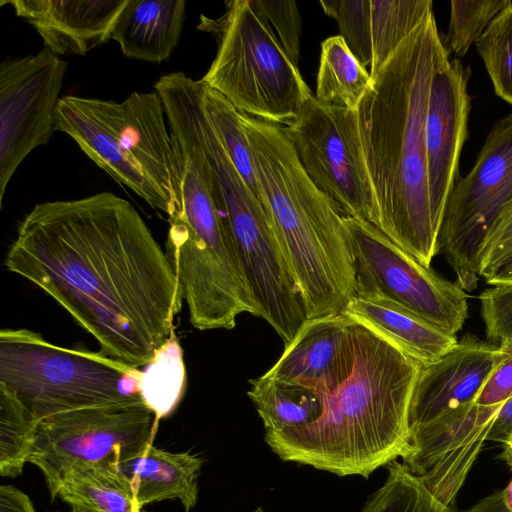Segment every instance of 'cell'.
<instances>
[{
	"mask_svg": "<svg viewBox=\"0 0 512 512\" xmlns=\"http://www.w3.org/2000/svg\"><path fill=\"white\" fill-rule=\"evenodd\" d=\"M141 512H148V511H146V510H141Z\"/></svg>",
	"mask_w": 512,
	"mask_h": 512,
	"instance_id": "41",
	"label": "cell"
},
{
	"mask_svg": "<svg viewBox=\"0 0 512 512\" xmlns=\"http://www.w3.org/2000/svg\"><path fill=\"white\" fill-rule=\"evenodd\" d=\"M140 395L158 420L169 416L180 402L186 382L183 353L174 334L142 367Z\"/></svg>",
	"mask_w": 512,
	"mask_h": 512,
	"instance_id": "25",
	"label": "cell"
},
{
	"mask_svg": "<svg viewBox=\"0 0 512 512\" xmlns=\"http://www.w3.org/2000/svg\"><path fill=\"white\" fill-rule=\"evenodd\" d=\"M185 14V0H127L110 39L130 59L161 63L178 45Z\"/></svg>",
	"mask_w": 512,
	"mask_h": 512,
	"instance_id": "20",
	"label": "cell"
},
{
	"mask_svg": "<svg viewBox=\"0 0 512 512\" xmlns=\"http://www.w3.org/2000/svg\"><path fill=\"white\" fill-rule=\"evenodd\" d=\"M475 45L495 93L512 106V3L495 16Z\"/></svg>",
	"mask_w": 512,
	"mask_h": 512,
	"instance_id": "28",
	"label": "cell"
},
{
	"mask_svg": "<svg viewBox=\"0 0 512 512\" xmlns=\"http://www.w3.org/2000/svg\"><path fill=\"white\" fill-rule=\"evenodd\" d=\"M510 398H512V359L505 357L484 384L475 404L503 406Z\"/></svg>",
	"mask_w": 512,
	"mask_h": 512,
	"instance_id": "33",
	"label": "cell"
},
{
	"mask_svg": "<svg viewBox=\"0 0 512 512\" xmlns=\"http://www.w3.org/2000/svg\"><path fill=\"white\" fill-rule=\"evenodd\" d=\"M55 131L70 136L99 168L149 206L168 215V219L175 216L169 200L123 151L110 128L91 109L87 98L64 96L60 99Z\"/></svg>",
	"mask_w": 512,
	"mask_h": 512,
	"instance_id": "18",
	"label": "cell"
},
{
	"mask_svg": "<svg viewBox=\"0 0 512 512\" xmlns=\"http://www.w3.org/2000/svg\"><path fill=\"white\" fill-rule=\"evenodd\" d=\"M254 512H263V510L261 508H258L256 511Z\"/></svg>",
	"mask_w": 512,
	"mask_h": 512,
	"instance_id": "40",
	"label": "cell"
},
{
	"mask_svg": "<svg viewBox=\"0 0 512 512\" xmlns=\"http://www.w3.org/2000/svg\"><path fill=\"white\" fill-rule=\"evenodd\" d=\"M4 265L128 366L147 365L175 334L183 301L175 271L136 208L111 192L36 204Z\"/></svg>",
	"mask_w": 512,
	"mask_h": 512,
	"instance_id": "1",
	"label": "cell"
},
{
	"mask_svg": "<svg viewBox=\"0 0 512 512\" xmlns=\"http://www.w3.org/2000/svg\"><path fill=\"white\" fill-rule=\"evenodd\" d=\"M202 103L208 120L234 166L260 198L253 158L240 111L222 94L206 85L203 87Z\"/></svg>",
	"mask_w": 512,
	"mask_h": 512,
	"instance_id": "27",
	"label": "cell"
},
{
	"mask_svg": "<svg viewBox=\"0 0 512 512\" xmlns=\"http://www.w3.org/2000/svg\"><path fill=\"white\" fill-rule=\"evenodd\" d=\"M158 419L142 402L69 411L43 419L29 459L46 481L51 499L69 470L119 465L152 443Z\"/></svg>",
	"mask_w": 512,
	"mask_h": 512,
	"instance_id": "10",
	"label": "cell"
},
{
	"mask_svg": "<svg viewBox=\"0 0 512 512\" xmlns=\"http://www.w3.org/2000/svg\"><path fill=\"white\" fill-rule=\"evenodd\" d=\"M450 55L430 12L373 79L358 110L379 228L430 267L438 253L427 172L425 124L437 65Z\"/></svg>",
	"mask_w": 512,
	"mask_h": 512,
	"instance_id": "2",
	"label": "cell"
},
{
	"mask_svg": "<svg viewBox=\"0 0 512 512\" xmlns=\"http://www.w3.org/2000/svg\"><path fill=\"white\" fill-rule=\"evenodd\" d=\"M355 277V296L393 302L434 326L457 334L468 318L460 285L422 265L367 221L344 216Z\"/></svg>",
	"mask_w": 512,
	"mask_h": 512,
	"instance_id": "7",
	"label": "cell"
},
{
	"mask_svg": "<svg viewBox=\"0 0 512 512\" xmlns=\"http://www.w3.org/2000/svg\"><path fill=\"white\" fill-rule=\"evenodd\" d=\"M511 256L512 203L502 212L479 251V276L489 281Z\"/></svg>",
	"mask_w": 512,
	"mask_h": 512,
	"instance_id": "32",
	"label": "cell"
},
{
	"mask_svg": "<svg viewBox=\"0 0 512 512\" xmlns=\"http://www.w3.org/2000/svg\"><path fill=\"white\" fill-rule=\"evenodd\" d=\"M498 347L501 349L505 357L512 359V342L499 345Z\"/></svg>",
	"mask_w": 512,
	"mask_h": 512,
	"instance_id": "39",
	"label": "cell"
},
{
	"mask_svg": "<svg viewBox=\"0 0 512 512\" xmlns=\"http://www.w3.org/2000/svg\"><path fill=\"white\" fill-rule=\"evenodd\" d=\"M501 349L467 334L447 353L421 367L409 409L410 431L455 409L475 404L504 360Z\"/></svg>",
	"mask_w": 512,
	"mask_h": 512,
	"instance_id": "15",
	"label": "cell"
},
{
	"mask_svg": "<svg viewBox=\"0 0 512 512\" xmlns=\"http://www.w3.org/2000/svg\"><path fill=\"white\" fill-rule=\"evenodd\" d=\"M141 369L104 353L54 345L40 333L0 331V386L42 421L69 411L142 403Z\"/></svg>",
	"mask_w": 512,
	"mask_h": 512,
	"instance_id": "5",
	"label": "cell"
},
{
	"mask_svg": "<svg viewBox=\"0 0 512 512\" xmlns=\"http://www.w3.org/2000/svg\"><path fill=\"white\" fill-rule=\"evenodd\" d=\"M342 314L422 366L438 360L458 343L455 334L382 298L354 296Z\"/></svg>",
	"mask_w": 512,
	"mask_h": 512,
	"instance_id": "19",
	"label": "cell"
},
{
	"mask_svg": "<svg viewBox=\"0 0 512 512\" xmlns=\"http://www.w3.org/2000/svg\"><path fill=\"white\" fill-rule=\"evenodd\" d=\"M353 324L342 313L307 319L265 375L315 393L324 405L353 371Z\"/></svg>",
	"mask_w": 512,
	"mask_h": 512,
	"instance_id": "14",
	"label": "cell"
},
{
	"mask_svg": "<svg viewBox=\"0 0 512 512\" xmlns=\"http://www.w3.org/2000/svg\"><path fill=\"white\" fill-rule=\"evenodd\" d=\"M511 3L510 0L451 1L448 31L445 37L442 35L448 54L464 57L495 16Z\"/></svg>",
	"mask_w": 512,
	"mask_h": 512,
	"instance_id": "29",
	"label": "cell"
},
{
	"mask_svg": "<svg viewBox=\"0 0 512 512\" xmlns=\"http://www.w3.org/2000/svg\"><path fill=\"white\" fill-rule=\"evenodd\" d=\"M372 85L369 70L340 35L322 41L315 95L318 101L357 111Z\"/></svg>",
	"mask_w": 512,
	"mask_h": 512,
	"instance_id": "24",
	"label": "cell"
},
{
	"mask_svg": "<svg viewBox=\"0 0 512 512\" xmlns=\"http://www.w3.org/2000/svg\"><path fill=\"white\" fill-rule=\"evenodd\" d=\"M240 113L260 199L292 270L306 318L341 314L356 294L344 215L307 176L282 126Z\"/></svg>",
	"mask_w": 512,
	"mask_h": 512,
	"instance_id": "4",
	"label": "cell"
},
{
	"mask_svg": "<svg viewBox=\"0 0 512 512\" xmlns=\"http://www.w3.org/2000/svg\"><path fill=\"white\" fill-rule=\"evenodd\" d=\"M0 512H36L30 498L13 485L0 486Z\"/></svg>",
	"mask_w": 512,
	"mask_h": 512,
	"instance_id": "34",
	"label": "cell"
},
{
	"mask_svg": "<svg viewBox=\"0 0 512 512\" xmlns=\"http://www.w3.org/2000/svg\"><path fill=\"white\" fill-rule=\"evenodd\" d=\"M40 421L5 387L0 386V474L16 477L29 463Z\"/></svg>",
	"mask_w": 512,
	"mask_h": 512,
	"instance_id": "26",
	"label": "cell"
},
{
	"mask_svg": "<svg viewBox=\"0 0 512 512\" xmlns=\"http://www.w3.org/2000/svg\"><path fill=\"white\" fill-rule=\"evenodd\" d=\"M282 127L313 184L344 216L377 227L357 111L322 103L312 95L297 117Z\"/></svg>",
	"mask_w": 512,
	"mask_h": 512,
	"instance_id": "9",
	"label": "cell"
},
{
	"mask_svg": "<svg viewBox=\"0 0 512 512\" xmlns=\"http://www.w3.org/2000/svg\"><path fill=\"white\" fill-rule=\"evenodd\" d=\"M339 35L372 80L402 41L433 11L431 0H322Z\"/></svg>",
	"mask_w": 512,
	"mask_h": 512,
	"instance_id": "16",
	"label": "cell"
},
{
	"mask_svg": "<svg viewBox=\"0 0 512 512\" xmlns=\"http://www.w3.org/2000/svg\"><path fill=\"white\" fill-rule=\"evenodd\" d=\"M127 0H3L54 55L84 56L110 39Z\"/></svg>",
	"mask_w": 512,
	"mask_h": 512,
	"instance_id": "17",
	"label": "cell"
},
{
	"mask_svg": "<svg viewBox=\"0 0 512 512\" xmlns=\"http://www.w3.org/2000/svg\"><path fill=\"white\" fill-rule=\"evenodd\" d=\"M218 50L202 77L238 111L286 126L312 96L299 67L250 0H234L216 24Z\"/></svg>",
	"mask_w": 512,
	"mask_h": 512,
	"instance_id": "6",
	"label": "cell"
},
{
	"mask_svg": "<svg viewBox=\"0 0 512 512\" xmlns=\"http://www.w3.org/2000/svg\"><path fill=\"white\" fill-rule=\"evenodd\" d=\"M87 102L113 132L123 151L169 200L175 216L179 215L178 171L159 94L134 92L121 102L97 98H87Z\"/></svg>",
	"mask_w": 512,
	"mask_h": 512,
	"instance_id": "13",
	"label": "cell"
},
{
	"mask_svg": "<svg viewBox=\"0 0 512 512\" xmlns=\"http://www.w3.org/2000/svg\"><path fill=\"white\" fill-rule=\"evenodd\" d=\"M512 432V398L507 400L501 408L488 441L503 443Z\"/></svg>",
	"mask_w": 512,
	"mask_h": 512,
	"instance_id": "35",
	"label": "cell"
},
{
	"mask_svg": "<svg viewBox=\"0 0 512 512\" xmlns=\"http://www.w3.org/2000/svg\"><path fill=\"white\" fill-rule=\"evenodd\" d=\"M502 447L503 451L501 453V458L507 463L512 471V432L504 440Z\"/></svg>",
	"mask_w": 512,
	"mask_h": 512,
	"instance_id": "37",
	"label": "cell"
},
{
	"mask_svg": "<svg viewBox=\"0 0 512 512\" xmlns=\"http://www.w3.org/2000/svg\"><path fill=\"white\" fill-rule=\"evenodd\" d=\"M253 9L270 25L278 43L299 67L301 16L294 1L250 0Z\"/></svg>",
	"mask_w": 512,
	"mask_h": 512,
	"instance_id": "30",
	"label": "cell"
},
{
	"mask_svg": "<svg viewBox=\"0 0 512 512\" xmlns=\"http://www.w3.org/2000/svg\"><path fill=\"white\" fill-rule=\"evenodd\" d=\"M469 68L444 58L430 85L425 124L428 186L433 219L441 227L447 199L458 180L459 158L471 109Z\"/></svg>",
	"mask_w": 512,
	"mask_h": 512,
	"instance_id": "12",
	"label": "cell"
},
{
	"mask_svg": "<svg viewBox=\"0 0 512 512\" xmlns=\"http://www.w3.org/2000/svg\"><path fill=\"white\" fill-rule=\"evenodd\" d=\"M355 363L327 397L320 417L295 430L265 435L282 460L338 476L368 477L411 449L409 409L422 365L354 323Z\"/></svg>",
	"mask_w": 512,
	"mask_h": 512,
	"instance_id": "3",
	"label": "cell"
},
{
	"mask_svg": "<svg viewBox=\"0 0 512 512\" xmlns=\"http://www.w3.org/2000/svg\"><path fill=\"white\" fill-rule=\"evenodd\" d=\"M512 203V113L497 121L470 172L457 180L446 202L438 252L465 291L477 288L479 251Z\"/></svg>",
	"mask_w": 512,
	"mask_h": 512,
	"instance_id": "8",
	"label": "cell"
},
{
	"mask_svg": "<svg viewBox=\"0 0 512 512\" xmlns=\"http://www.w3.org/2000/svg\"><path fill=\"white\" fill-rule=\"evenodd\" d=\"M67 63L47 48L0 65V207L22 161L55 131Z\"/></svg>",
	"mask_w": 512,
	"mask_h": 512,
	"instance_id": "11",
	"label": "cell"
},
{
	"mask_svg": "<svg viewBox=\"0 0 512 512\" xmlns=\"http://www.w3.org/2000/svg\"><path fill=\"white\" fill-rule=\"evenodd\" d=\"M59 497L73 512H141L132 486L117 465L76 467L59 480ZM52 499V500H53Z\"/></svg>",
	"mask_w": 512,
	"mask_h": 512,
	"instance_id": "22",
	"label": "cell"
},
{
	"mask_svg": "<svg viewBox=\"0 0 512 512\" xmlns=\"http://www.w3.org/2000/svg\"><path fill=\"white\" fill-rule=\"evenodd\" d=\"M247 392L263 421L265 435L305 427L323 410V400L304 388L279 382L265 374L250 380Z\"/></svg>",
	"mask_w": 512,
	"mask_h": 512,
	"instance_id": "23",
	"label": "cell"
},
{
	"mask_svg": "<svg viewBox=\"0 0 512 512\" xmlns=\"http://www.w3.org/2000/svg\"><path fill=\"white\" fill-rule=\"evenodd\" d=\"M503 492L505 497V503L509 508L510 512H512V482L508 485L507 488L503 490Z\"/></svg>",
	"mask_w": 512,
	"mask_h": 512,
	"instance_id": "38",
	"label": "cell"
},
{
	"mask_svg": "<svg viewBox=\"0 0 512 512\" xmlns=\"http://www.w3.org/2000/svg\"><path fill=\"white\" fill-rule=\"evenodd\" d=\"M486 283L489 285H495L499 283H512V256Z\"/></svg>",
	"mask_w": 512,
	"mask_h": 512,
	"instance_id": "36",
	"label": "cell"
},
{
	"mask_svg": "<svg viewBox=\"0 0 512 512\" xmlns=\"http://www.w3.org/2000/svg\"><path fill=\"white\" fill-rule=\"evenodd\" d=\"M118 466L130 482L141 509L154 502L178 499L185 512H189L197 502L202 467V459L197 455L169 452L151 443Z\"/></svg>",
	"mask_w": 512,
	"mask_h": 512,
	"instance_id": "21",
	"label": "cell"
},
{
	"mask_svg": "<svg viewBox=\"0 0 512 512\" xmlns=\"http://www.w3.org/2000/svg\"><path fill=\"white\" fill-rule=\"evenodd\" d=\"M487 341L496 346L512 342V283H499L479 295Z\"/></svg>",
	"mask_w": 512,
	"mask_h": 512,
	"instance_id": "31",
	"label": "cell"
}]
</instances>
